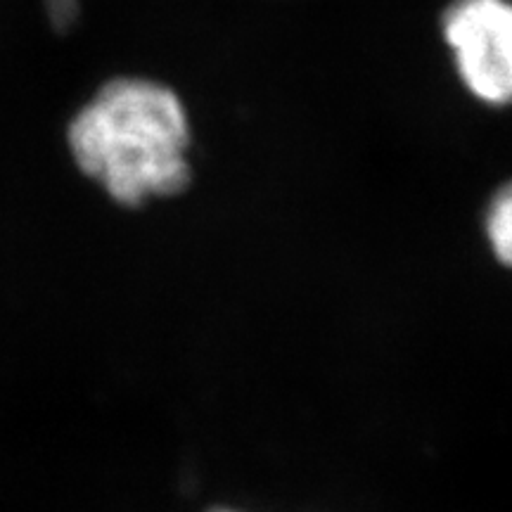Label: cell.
I'll list each match as a JSON object with an SVG mask.
<instances>
[{
  "label": "cell",
  "instance_id": "obj_5",
  "mask_svg": "<svg viewBox=\"0 0 512 512\" xmlns=\"http://www.w3.org/2000/svg\"><path fill=\"white\" fill-rule=\"evenodd\" d=\"M207 512H247V510H238V508H230V505H221V508H211Z\"/></svg>",
  "mask_w": 512,
  "mask_h": 512
},
{
  "label": "cell",
  "instance_id": "obj_3",
  "mask_svg": "<svg viewBox=\"0 0 512 512\" xmlns=\"http://www.w3.org/2000/svg\"><path fill=\"white\" fill-rule=\"evenodd\" d=\"M484 235L498 264L508 266L512 256V190L510 185H501L491 195L489 207L484 214Z\"/></svg>",
  "mask_w": 512,
  "mask_h": 512
},
{
  "label": "cell",
  "instance_id": "obj_2",
  "mask_svg": "<svg viewBox=\"0 0 512 512\" xmlns=\"http://www.w3.org/2000/svg\"><path fill=\"white\" fill-rule=\"evenodd\" d=\"M456 74L472 98L505 107L512 95V10L508 0H453L441 17Z\"/></svg>",
  "mask_w": 512,
  "mask_h": 512
},
{
  "label": "cell",
  "instance_id": "obj_1",
  "mask_svg": "<svg viewBox=\"0 0 512 512\" xmlns=\"http://www.w3.org/2000/svg\"><path fill=\"white\" fill-rule=\"evenodd\" d=\"M190 145V117L178 93L140 76L107 81L67 126L76 169L131 209L188 188Z\"/></svg>",
  "mask_w": 512,
  "mask_h": 512
},
{
  "label": "cell",
  "instance_id": "obj_4",
  "mask_svg": "<svg viewBox=\"0 0 512 512\" xmlns=\"http://www.w3.org/2000/svg\"><path fill=\"white\" fill-rule=\"evenodd\" d=\"M53 5V17L57 24L72 22L76 17V0H50Z\"/></svg>",
  "mask_w": 512,
  "mask_h": 512
}]
</instances>
